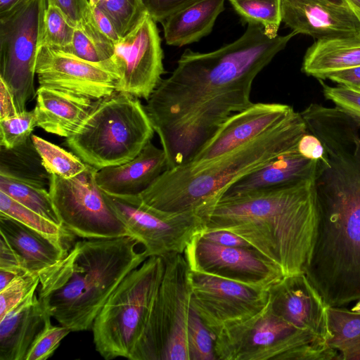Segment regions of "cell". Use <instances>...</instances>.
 <instances>
[{
	"label": "cell",
	"instance_id": "obj_1",
	"mask_svg": "<svg viewBox=\"0 0 360 360\" xmlns=\"http://www.w3.org/2000/svg\"><path fill=\"white\" fill-rule=\"evenodd\" d=\"M296 34L271 38L260 25L249 23L240 37L219 49L185 50L145 106L167 169L190 162L229 117L253 103L254 79Z\"/></svg>",
	"mask_w": 360,
	"mask_h": 360
},
{
	"label": "cell",
	"instance_id": "obj_2",
	"mask_svg": "<svg viewBox=\"0 0 360 360\" xmlns=\"http://www.w3.org/2000/svg\"><path fill=\"white\" fill-rule=\"evenodd\" d=\"M314 135L323 148L314 183L316 238L305 274L328 307L360 299V125L337 120Z\"/></svg>",
	"mask_w": 360,
	"mask_h": 360
},
{
	"label": "cell",
	"instance_id": "obj_3",
	"mask_svg": "<svg viewBox=\"0 0 360 360\" xmlns=\"http://www.w3.org/2000/svg\"><path fill=\"white\" fill-rule=\"evenodd\" d=\"M202 231H230L276 265L283 276L305 273L318 224L314 177L236 197L197 210Z\"/></svg>",
	"mask_w": 360,
	"mask_h": 360
},
{
	"label": "cell",
	"instance_id": "obj_4",
	"mask_svg": "<svg viewBox=\"0 0 360 360\" xmlns=\"http://www.w3.org/2000/svg\"><path fill=\"white\" fill-rule=\"evenodd\" d=\"M132 236L82 238L41 273L39 298L46 311L72 332L89 330L109 296L147 257Z\"/></svg>",
	"mask_w": 360,
	"mask_h": 360
},
{
	"label": "cell",
	"instance_id": "obj_5",
	"mask_svg": "<svg viewBox=\"0 0 360 360\" xmlns=\"http://www.w3.org/2000/svg\"><path fill=\"white\" fill-rule=\"evenodd\" d=\"M308 131L300 112L249 142L200 164L186 163L165 171L138 196L165 212L196 210L243 176L288 153L298 151Z\"/></svg>",
	"mask_w": 360,
	"mask_h": 360
},
{
	"label": "cell",
	"instance_id": "obj_6",
	"mask_svg": "<svg viewBox=\"0 0 360 360\" xmlns=\"http://www.w3.org/2000/svg\"><path fill=\"white\" fill-rule=\"evenodd\" d=\"M155 130L139 98L115 91L94 101L65 143L98 170L126 163L143 149Z\"/></svg>",
	"mask_w": 360,
	"mask_h": 360
},
{
	"label": "cell",
	"instance_id": "obj_7",
	"mask_svg": "<svg viewBox=\"0 0 360 360\" xmlns=\"http://www.w3.org/2000/svg\"><path fill=\"white\" fill-rule=\"evenodd\" d=\"M164 270L162 257H148L105 302L91 328L95 349L105 359H130L148 322Z\"/></svg>",
	"mask_w": 360,
	"mask_h": 360
},
{
	"label": "cell",
	"instance_id": "obj_8",
	"mask_svg": "<svg viewBox=\"0 0 360 360\" xmlns=\"http://www.w3.org/2000/svg\"><path fill=\"white\" fill-rule=\"evenodd\" d=\"M217 360H337L326 341L298 328L268 305L257 315L223 329L214 338Z\"/></svg>",
	"mask_w": 360,
	"mask_h": 360
},
{
	"label": "cell",
	"instance_id": "obj_9",
	"mask_svg": "<svg viewBox=\"0 0 360 360\" xmlns=\"http://www.w3.org/2000/svg\"><path fill=\"white\" fill-rule=\"evenodd\" d=\"M162 258V281L144 333L130 360H189L191 269L184 254L173 253Z\"/></svg>",
	"mask_w": 360,
	"mask_h": 360
},
{
	"label": "cell",
	"instance_id": "obj_10",
	"mask_svg": "<svg viewBox=\"0 0 360 360\" xmlns=\"http://www.w3.org/2000/svg\"><path fill=\"white\" fill-rule=\"evenodd\" d=\"M97 171L86 164L83 172L69 179L51 174L49 191L60 221L82 238L129 236L98 185Z\"/></svg>",
	"mask_w": 360,
	"mask_h": 360
},
{
	"label": "cell",
	"instance_id": "obj_11",
	"mask_svg": "<svg viewBox=\"0 0 360 360\" xmlns=\"http://www.w3.org/2000/svg\"><path fill=\"white\" fill-rule=\"evenodd\" d=\"M46 0H31L0 19V78L12 92L18 112L36 95L34 75Z\"/></svg>",
	"mask_w": 360,
	"mask_h": 360
},
{
	"label": "cell",
	"instance_id": "obj_12",
	"mask_svg": "<svg viewBox=\"0 0 360 360\" xmlns=\"http://www.w3.org/2000/svg\"><path fill=\"white\" fill-rule=\"evenodd\" d=\"M105 195L129 236L143 245L147 258L184 254L191 239L204 229L196 210L165 212L145 205L138 195Z\"/></svg>",
	"mask_w": 360,
	"mask_h": 360
},
{
	"label": "cell",
	"instance_id": "obj_13",
	"mask_svg": "<svg viewBox=\"0 0 360 360\" xmlns=\"http://www.w3.org/2000/svg\"><path fill=\"white\" fill-rule=\"evenodd\" d=\"M191 305L215 338L224 328L262 311L269 302V288L191 270Z\"/></svg>",
	"mask_w": 360,
	"mask_h": 360
},
{
	"label": "cell",
	"instance_id": "obj_14",
	"mask_svg": "<svg viewBox=\"0 0 360 360\" xmlns=\"http://www.w3.org/2000/svg\"><path fill=\"white\" fill-rule=\"evenodd\" d=\"M156 22L147 13L115 44L112 60L119 75L116 91L148 100L165 73Z\"/></svg>",
	"mask_w": 360,
	"mask_h": 360
},
{
	"label": "cell",
	"instance_id": "obj_15",
	"mask_svg": "<svg viewBox=\"0 0 360 360\" xmlns=\"http://www.w3.org/2000/svg\"><path fill=\"white\" fill-rule=\"evenodd\" d=\"M39 86L80 95L96 101L116 91L119 75L110 60L95 63L70 53L39 46L35 67Z\"/></svg>",
	"mask_w": 360,
	"mask_h": 360
},
{
	"label": "cell",
	"instance_id": "obj_16",
	"mask_svg": "<svg viewBox=\"0 0 360 360\" xmlns=\"http://www.w3.org/2000/svg\"><path fill=\"white\" fill-rule=\"evenodd\" d=\"M191 271L246 285L269 288L283 276L281 270L253 248L224 246L204 239L200 232L184 253Z\"/></svg>",
	"mask_w": 360,
	"mask_h": 360
},
{
	"label": "cell",
	"instance_id": "obj_17",
	"mask_svg": "<svg viewBox=\"0 0 360 360\" xmlns=\"http://www.w3.org/2000/svg\"><path fill=\"white\" fill-rule=\"evenodd\" d=\"M295 112L287 104L253 103L229 117L187 163L200 164L228 153L276 127Z\"/></svg>",
	"mask_w": 360,
	"mask_h": 360
},
{
	"label": "cell",
	"instance_id": "obj_18",
	"mask_svg": "<svg viewBox=\"0 0 360 360\" xmlns=\"http://www.w3.org/2000/svg\"><path fill=\"white\" fill-rule=\"evenodd\" d=\"M269 292V305L277 315L327 342L330 335L328 306L304 273L283 276Z\"/></svg>",
	"mask_w": 360,
	"mask_h": 360
},
{
	"label": "cell",
	"instance_id": "obj_19",
	"mask_svg": "<svg viewBox=\"0 0 360 360\" xmlns=\"http://www.w3.org/2000/svg\"><path fill=\"white\" fill-rule=\"evenodd\" d=\"M281 17L292 32L316 40L360 34V19L354 10L328 0H281Z\"/></svg>",
	"mask_w": 360,
	"mask_h": 360
},
{
	"label": "cell",
	"instance_id": "obj_20",
	"mask_svg": "<svg viewBox=\"0 0 360 360\" xmlns=\"http://www.w3.org/2000/svg\"><path fill=\"white\" fill-rule=\"evenodd\" d=\"M167 168L164 150L150 141L133 160L98 170L96 179L106 193L116 196L139 195Z\"/></svg>",
	"mask_w": 360,
	"mask_h": 360
},
{
	"label": "cell",
	"instance_id": "obj_21",
	"mask_svg": "<svg viewBox=\"0 0 360 360\" xmlns=\"http://www.w3.org/2000/svg\"><path fill=\"white\" fill-rule=\"evenodd\" d=\"M51 316L36 290L0 319V360H25L32 342Z\"/></svg>",
	"mask_w": 360,
	"mask_h": 360
},
{
	"label": "cell",
	"instance_id": "obj_22",
	"mask_svg": "<svg viewBox=\"0 0 360 360\" xmlns=\"http://www.w3.org/2000/svg\"><path fill=\"white\" fill-rule=\"evenodd\" d=\"M316 162L302 156L298 151L285 154L236 180L208 202L314 177Z\"/></svg>",
	"mask_w": 360,
	"mask_h": 360
},
{
	"label": "cell",
	"instance_id": "obj_23",
	"mask_svg": "<svg viewBox=\"0 0 360 360\" xmlns=\"http://www.w3.org/2000/svg\"><path fill=\"white\" fill-rule=\"evenodd\" d=\"M34 109L37 127L48 133L70 136L89 112L94 100L55 89L39 86Z\"/></svg>",
	"mask_w": 360,
	"mask_h": 360
},
{
	"label": "cell",
	"instance_id": "obj_24",
	"mask_svg": "<svg viewBox=\"0 0 360 360\" xmlns=\"http://www.w3.org/2000/svg\"><path fill=\"white\" fill-rule=\"evenodd\" d=\"M0 234L21 257L27 271L38 275L59 262L69 251L43 234L2 214Z\"/></svg>",
	"mask_w": 360,
	"mask_h": 360
},
{
	"label": "cell",
	"instance_id": "obj_25",
	"mask_svg": "<svg viewBox=\"0 0 360 360\" xmlns=\"http://www.w3.org/2000/svg\"><path fill=\"white\" fill-rule=\"evenodd\" d=\"M225 0H198L169 15L161 23L167 45L183 46L198 41L212 30Z\"/></svg>",
	"mask_w": 360,
	"mask_h": 360
},
{
	"label": "cell",
	"instance_id": "obj_26",
	"mask_svg": "<svg viewBox=\"0 0 360 360\" xmlns=\"http://www.w3.org/2000/svg\"><path fill=\"white\" fill-rule=\"evenodd\" d=\"M360 65V34L316 40L304 56L302 71L319 80L335 72Z\"/></svg>",
	"mask_w": 360,
	"mask_h": 360
},
{
	"label": "cell",
	"instance_id": "obj_27",
	"mask_svg": "<svg viewBox=\"0 0 360 360\" xmlns=\"http://www.w3.org/2000/svg\"><path fill=\"white\" fill-rule=\"evenodd\" d=\"M330 338L327 344L338 354V360H360V311L328 307Z\"/></svg>",
	"mask_w": 360,
	"mask_h": 360
},
{
	"label": "cell",
	"instance_id": "obj_28",
	"mask_svg": "<svg viewBox=\"0 0 360 360\" xmlns=\"http://www.w3.org/2000/svg\"><path fill=\"white\" fill-rule=\"evenodd\" d=\"M12 148L1 147L0 174L7 175L44 186L49 184L50 174L32 141Z\"/></svg>",
	"mask_w": 360,
	"mask_h": 360
},
{
	"label": "cell",
	"instance_id": "obj_29",
	"mask_svg": "<svg viewBox=\"0 0 360 360\" xmlns=\"http://www.w3.org/2000/svg\"><path fill=\"white\" fill-rule=\"evenodd\" d=\"M0 191L55 224L63 226L50 193L44 186L0 174Z\"/></svg>",
	"mask_w": 360,
	"mask_h": 360
},
{
	"label": "cell",
	"instance_id": "obj_30",
	"mask_svg": "<svg viewBox=\"0 0 360 360\" xmlns=\"http://www.w3.org/2000/svg\"><path fill=\"white\" fill-rule=\"evenodd\" d=\"M0 214L11 217L70 250L75 234L0 191Z\"/></svg>",
	"mask_w": 360,
	"mask_h": 360
},
{
	"label": "cell",
	"instance_id": "obj_31",
	"mask_svg": "<svg viewBox=\"0 0 360 360\" xmlns=\"http://www.w3.org/2000/svg\"><path fill=\"white\" fill-rule=\"evenodd\" d=\"M115 44L101 33L90 18L75 27L70 46L64 51L84 60L99 63L110 60Z\"/></svg>",
	"mask_w": 360,
	"mask_h": 360
},
{
	"label": "cell",
	"instance_id": "obj_32",
	"mask_svg": "<svg viewBox=\"0 0 360 360\" xmlns=\"http://www.w3.org/2000/svg\"><path fill=\"white\" fill-rule=\"evenodd\" d=\"M245 23L260 25L271 38L277 37L281 23V0H229Z\"/></svg>",
	"mask_w": 360,
	"mask_h": 360
},
{
	"label": "cell",
	"instance_id": "obj_33",
	"mask_svg": "<svg viewBox=\"0 0 360 360\" xmlns=\"http://www.w3.org/2000/svg\"><path fill=\"white\" fill-rule=\"evenodd\" d=\"M30 139L43 166L50 175L69 179L86 169V164L79 158L58 146L34 134Z\"/></svg>",
	"mask_w": 360,
	"mask_h": 360
},
{
	"label": "cell",
	"instance_id": "obj_34",
	"mask_svg": "<svg viewBox=\"0 0 360 360\" xmlns=\"http://www.w3.org/2000/svg\"><path fill=\"white\" fill-rule=\"evenodd\" d=\"M111 19L120 37L127 34L148 13L142 0H89Z\"/></svg>",
	"mask_w": 360,
	"mask_h": 360
},
{
	"label": "cell",
	"instance_id": "obj_35",
	"mask_svg": "<svg viewBox=\"0 0 360 360\" xmlns=\"http://www.w3.org/2000/svg\"><path fill=\"white\" fill-rule=\"evenodd\" d=\"M75 26L57 6L47 4L40 46L66 50L71 44Z\"/></svg>",
	"mask_w": 360,
	"mask_h": 360
},
{
	"label": "cell",
	"instance_id": "obj_36",
	"mask_svg": "<svg viewBox=\"0 0 360 360\" xmlns=\"http://www.w3.org/2000/svg\"><path fill=\"white\" fill-rule=\"evenodd\" d=\"M187 342L189 360H217L214 338L192 307L188 321Z\"/></svg>",
	"mask_w": 360,
	"mask_h": 360
},
{
	"label": "cell",
	"instance_id": "obj_37",
	"mask_svg": "<svg viewBox=\"0 0 360 360\" xmlns=\"http://www.w3.org/2000/svg\"><path fill=\"white\" fill-rule=\"evenodd\" d=\"M37 127L34 110L0 120V145L6 149L18 147L27 141Z\"/></svg>",
	"mask_w": 360,
	"mask_h": 360
},
{
	"label": "cell",
	"instance_id": "obj_38",
	"mask_svg": "<svg viewBox=\"0 0 360 360\" xmlns=\"http://www.w3.org/2000/svg\"><path fill=\"white\" fill-rule=\"evenodd\" d=\"M39 285L38 274L26 273L15 277L0 290V319L21 302Z\"/></svg>",
	"mask_w": 360,
	"mask_h": 360
},
{
	"label": "cell",
	"instance_id": "obj_39",
	"mask_svg": "<svg viewBox=\"0 0 360 360\" xmlns=\"http://www.w3.org/2000/svg\"><path fill=\"white\" fill-rule=\"evenodd\" d=\"M70 332L68 328L53 326L51 321L39 333L30 347L25 360H46L51 357L60 342Z\"/></svg>",
	"mask_w": 360,
	"mask_h": 360
},
{
	"label": "cell",
	"instance_id": "obj_40",
	"mask_svg": "<svg viewBox=\"0 0 360 360\" xmlns=\"http://www.w3.org/2000/svg\"><path fill=\"white\" fill-rule=\"evenodd\" d=\"M326 99L356 119L360 124V89L343 85L330 86L319 80Z\"/></svg>",
	"mask_w": 360,
	"mask_h": 360
},
{
	"label": "cell",
	"instance_id": "obj_41",
	"mask_svg": "<svg viewBox=\"0 0 360 360\" xmlns=\"http://www.w3.org/2000/svg\"><path fill=\"white\" fill-rule=\"evenodd\" d=\"M46 2L58 7L75 27L87 20L91 15L89 0H46Z\"/></svg>",
	"mask_w": 360,
	"mask_h": 360
},
{
	"label": "cell",
	"instance_id": "obj_42",
	"mask_svg": "<svg viewBox=\"0 0 360 360\" xmlns=\"http://www.w3.org/2000/svg\"><path fill=\"white\" fill-rule=\"evenodd\" d=\"M147 13L155 21L162 22L169 15L198 0H142Z\"/></svg>",
	"mask_w": 360,
	"mask_h": 360
},
{
	"label": "cell",
	"instance_id": "obj_43",
	"mask_svg": "<svg viewBox=\"0 0 360 360\" xmlns=\"http://www.w3.org/2000/svg\"><path fill=\"white\" fill-rule=\"evenodd\" d=\"M0 269L11 271L18 275L29 272L23 259L2 236L0 238Z\"/></svg>",
	"mask_w": 360,
	"mask_h": 360
},
{
	"label": "cell",
	"instance_id": "obj_44",
	"mask_svg": "<svg viewBox=\"0 0 360 360\" xmlns=\"http://www.w3.org/2000/svg\"><path fill=\"white\" fill-rule=\"evenodd\" d=\"M201 236L212 243L224 246L250 248L251 245L240 236L227 231H202Z\"/></svg>",
	"mask_w": 360,
	"mask_h": 360
},
{
	"label": "cell",
	"instance_id": "obj_45",
	"mask_svg": "<svg viewBox=\"0 0 360 360\" xmlns=\"http://www.w3.org/2000/svg\"><path fill=\"white\" fill-rule=\"evenodd\" d=\"M297 150L300 154L311 160H319L324 155L321 142L309 131L299 141Z\"/></svg>",
	"mask_w": 360,
	"mask_h": 360
},
{
	"label": "cell",
	"instance_id": "obj_46",
	"mask_svg": "<svg viewBox=\"0 0 360 360\" xmlns=\"http://www.w3.org/2000/svg\"><path fill=\"white\" fill-rule=\"evenodd\" d=\"M90 6L92 20L98 30L114 44L117 42L121 37L111 19L98 7Z\"/></svg>",
	"mask_w": 360,
	"mask_h": 360
},
{
	"label": "cell",
	"instance_id": "obj_47",
	"mask_svg": "<svg viewBox=\"0 0 360 360\" xmlns=\"http://www.w3.org/2000/svg\"><path fill=\"white\" fill-rule=\"evenodd\" d=\"M327 79L340 85L360 89V65L333 72Z\"/></svg>",
	"mask_w": 360,
	"mask_h": 360
},
{
	"label": "cell",
	"instance_id": "obj_48",
	"mask_svg": "<svg viewBox=\"0 0 360 360\" xmlns=\"http://www.w3.org/2000/svg\"><path fill=\"white\" fill-rule=\"evenodd\" d=\"M0 120L17 115L19 112L12 92L0 78Z\"/></svg>",
	"mask_w": 360,
	"mask_h": 360
},
{
	"label": "cell",
	"instance_id": "obj_49",
	"mask_svg": "<svg viewBox=\"0 0 360 360\" xmlns=\"http://www.w3.org/2000/svg\"><path fill=\"white\" fill-rule=\"evenodd\" d=\"M31 0H0V19L10 15Z\"/></svg>",
	"mask_w": 360,
	"mask_h": 360
},
{
	"label": "cell",
	"instance_id": "obj_50",
	"mask_svg": "<svg viewBox=\"0 0 360 360\" xmlns=\"http://www.w3.org/2000/svg\"><path fill=\"white\" fill-rule=\"evenodd\" d=\"M18 275L13 271L0 269V290H3Z\"/></svg>",
	"mask_w": 360,
	"mask_h": 360
},
{
	"label": "cell",
	"instance_id": "obj_51",
	"mask_svg": "<svg viewBox=\"0 0 360 360\" xmlns=\"http://www.w3.org/2000/svg\"><path fill=\"white\" fill-rule=\"evenodd\" d=\"M344 1L351 7L357 15H360V0H344Z\"/></svg>",
	"mask_w": 360,
	"mask_h": 360
},
{
	"label": "cell",
	"instance_id": "obj_52",
	"mask_svg": "<svg viewBox=\"0 0 360 360\" xmlns=\"http://www.w3.org/2000/svg\"><path fill=\"white\" fill-rule=\"evenodd\" d=\"M351 310L354 311H360V299L358 300V302L352 307Z\"/></svg>",
	"mask_w": 360,
	"mask_h": 360
},
{
	"label": "cell",
	"instance_id": "obj_53",
	"mask_svg": "<svg viewBox=\"0 0 360 360\" xmlns=\"http://www.w3.org/2000/svg\"><path fill=\"white\" fill-rule=\"evenodd\" d=\"M337 5H347L344 0H328Z\"/></svg>",
	"mask_w": 360,
	"mask_h": 360
}]
</instances>
